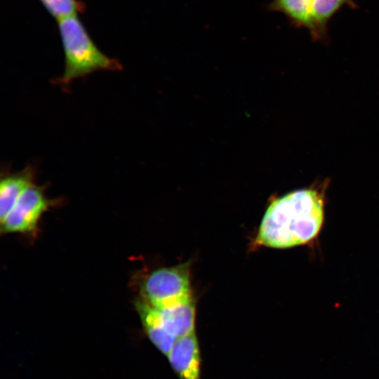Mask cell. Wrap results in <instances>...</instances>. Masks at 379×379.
Listing matches in <instances>:
<instances>
[{"mask_svg": "<svg viewBox=\"0 0 379 379\" xmlns=\"http://www.w3.org/2000/svg\"><path fill=\"white\" fill-rule=\"evenodd\" d=\"M324 219V193L314 187L297 190L270 203L255 241L276 248L302 245L318 235Z\"/></svg>", "mask_w": 379, "mask_h": 379, "instance_id": "cell-1", "label": "cell"}, {"mask_svg": "<svg viewBox=\"0 0 379 379\" xmlns=\"http://www.w3.org/2000/svg\"><path fill=\"white\" fill-rule=\"evenodd\" d=\"M65 55V69L55 83L68 86L73 80L97 71L122 69L119 60L112 58L95 45L78 15L57 20Z\"/></svg>", "mask_w": 379, "mask_h": 379, "instance_id": "cell-2", "label": "cell"}, {"mask_svg": "<svg viewBox=\"0 0 379 379\" xmlns=\"http://www.w3.org/2000/svg\"><path fill=\"white\" fill-rule=\"evenodd\" d=\"M136 307L146 333L156 345L195 333L196 308L193 297L165 307H153L139 300Z\"/></svg>", "mask_w": 379, "mask_h": 379, "instance_id": "cell-3", "label": "cell"}, {"mask_svg": "<svg viewBox=\"0 0 379 379\" xmlns=\"http://www.w3.org/2000/svg\"><path fill=\"white\" fill-rule=\"evenodd\" d=\"M140 295V300L153 307L168 306L192 298L190 263L153 271L144 279Z\"/></svg>", "mask_w": 379, "mask_h": 379, "instance_id": "cell-4", "label": "cell"}, {"mask_svg": "<svg viewBox=\"0 0 379 379\" xmlns=\"http://www.w3.org/2000/svg\"><path fill=\"white\" fill-rule=\"evenodd\" d=\"M51 206V201L45 196L44 188L32 185L1 222V232L32 234L41 215Z\"/></svg>", "mask_w": 379, "mask_h": 379, "instance_id": "cell-5", "label": "cell"}, {"mask_svg": "<svg viewBox=\"0 0 379 379\" xmlns=\"http://www.w3.org/2000/svg\"><path fill=\"white\" fill-rule=\"evenodd\" d=\"M168 357L180 379H200V356L195 333L178 338Z\"/></svg>", "mask_w": 379, "mask_h": 379, "instance_id": "cell-6", "label": "cell"}, {"mask_svg": "<svg viewBox=\"0 0 379 379\" xmlns=\"http://www.w3.org/2000/svg\"><path fill=\"white\" fill-rule=\"evenodd\" d=\"M35 171L32 166L22 171L6 175L0 183V221L2 222L12 210L20 196L34 185Z\"/></svg>", "mask_w": 379, "mask_h": 379, "instance_id": "cell-7", "label": "cell"}, {"mask_svg": "<svg viewBox=\"0 0 379 379\" xmlns=\"http://www.w3.org/2000/svg\"><path fill=\"white\" fill-rule=\"evenodd\" d=\"M345 6L358 8L356 0H312L309 32L314 41H324L327 38L329 22Z\"/></svg>", "mask_w": 379, "mask_h": 379, "instance_id": "cell-8", "label": "cell"}, {"mask_svg": "<svg viewBox=\"0 0 379 379\" xmlns=\"http://www.w3.org/2000/svg\"><path fill=\"white\" fill-rule=\"evenodd\" d=\"M312 0H272L267 6L270 11L283 14L291 26L311 28Z\"/></svg>", "mask_w": 379, "mask_h": 379, "instance_id": "cell-9", "label": "cell"}, {"mask_svg": "<svg viewBox=\"0 0 379 379\" xmlns=\"http://www.w3.org/2000/svg\"><path fill=\"white\" fill-rule=\"evenodd\" d=\"M48 13L56 19L69 17L84 11V4L78 0H40Z\"/></svg>", "mask_w": 379, "mask_h": 379, "instance_id": "cell-10", "label": "cell"}]
</instances>
